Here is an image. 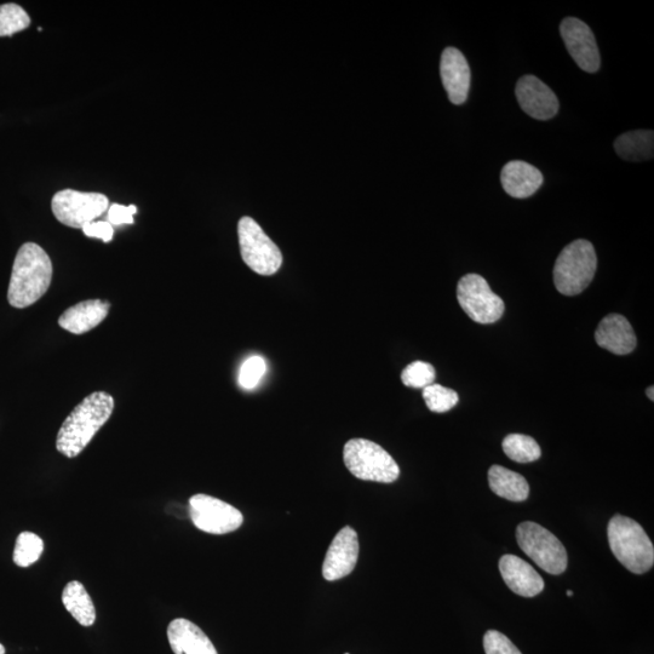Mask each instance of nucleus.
Segmentation results:
<instances>
[{
	"label": "nucleus",
	"instance_id": "0eeeda50",
	"mask_svg": "<svg viewBox=\"0 0 654 654\" xmlns=\"http://www.w3.org/2000/svg\"><path fill=\"white\" fill-rule=\"evenodd\" d=\"M240 252L246 266L260 275H273L283 265V255L254 218L245 216L238 223Z\"/></svg>",
	"mask_w": 654,
	"mask_h": 654
},
{
	"label": "nucleus",
	"instance_id": "f257e3e1",
	"mask_svg": "<svg viewBox=\"0 0 654 654\" xmlns=\"http://www.w3.org/2000/svg\"><path fill=\"white\" fill-rule=\"evenodd\" d=\"M113 410L112 395L105 392L90 394L62 423L56 439L57 451L68 458L77 457L105 426Z\"/></svg>",
	"mask_w": 654,
	"mask_h": 654
},
{
	"label": "nucleus",
	"instance_id": "72a5a7b5",
	"mask_svg": "<svg viewBox=\"0 0 654 654\" xmlns=\"http://www.w3.org/2000/svg\"><path fill=\"white\" fill-rule=\"evenodd\" d=\"M567 596H573V592H571V590H569V592H567Z\"/></svg>",
	"mask_w": 654,
	"mask_h": 654
},
{
	"label": "nucleus",
	"instance_id": "9b49d317",
	"mask_svg": "<svg viewBox=\"0 0 654 654\" xmlns=\"http://www.w3.org/2000/svg\"><path fill=\"white\" fill-rule=\"evenodd\" d=\"M560 33L578 67L587 73L598 72L600 53L594 33L589 26L576 17H567L561 22Z\"/></svg>",
	"mask_w": 654,
	"mask_h": 654
},
{
	"label": "nucleus",
	"instance_id": "ddd939ff",
	"mask_svg": "<svg viewBox=\"0 0 654 654\" xmlns=\"http://www.w3.org/2000/svg\"><path fill=\"white\" fill-rule=\"evenodd\" d=\"M515 93L522 111L532 118L549 120L559 112L558 97L535 76L522 77L516 84Z\"/></svg>",
	"mask_w": 654,
	"mask_h": 654
},
{
	"label": "nucleus",
	"instance_id": "7c9ffc66",
	"mask_svg": "<svg viewBox=\"0 0 654 654\" xmlns=\"http://www.w3.org/2000/svg\"><path fill=\"white\" fill-rule=\"evenodd\" d=\"M86 237L101 239L103 243H109L113 239L114 229L108 221L90 222L83 227Z\"/></svg>",
	"mask_w": 654,
	"mask_h": 654
},
{
	"label": "nucleus",
	"instance_id": "412c9836",
	"mask_svg": "<svg viewBox=\"0 0 654 654\" xmlns=\"http://www.w3.org/2000/svg\"><path fill=\"white\" fill-rule=\"evenodd\" d=\"M62 604L83 627L94 625L96 621L94 602L82 583L72 581L66 585L62 593Z\"/></svg>",
	"mask_w": 654,
	"mask_h": 654
},
{
	"label": "nucleus",
	"instance_id": "a211bd4d",
	"mask_svg": "<svg viewBox=\"0 0 654 654\" xmlns=\"http://www.w3.org/2000/svg\"><path fill=\"white\" fill-rule=\"evenodd\" d=\"M501 181L504 191L510 197L526 199L541 188L544 180L542 172L535 166L521 160H513L504 165Z\"/></svg>",
	"mask_w": 654,
	"mask_h": 654
},
{
	"label": "nucleus",
	"instance_id": "f3484780",
	"mask_svg": "<svg viewBox=\"0 0 654 654\" xmlns=\"http://www.w3.org/2000/svg\"><path fill=\"white\" fill-rule=\"evenodd\" d=\"M168 639L175 654H218L208 635L185 618L169 624Z\"/></svg>",
	"mask_w": 654,
	"mask_h": 654
},
{
	"label": "nucleus",
	"instance_id": "f8f14e48",
	"mask_svg": "<svg viewBox=\"0 0 654 654\" xmlns=\"http://www.w3.org/2000/svg\"><path fill=\"white\" fill-rule=\"evenodd\" d=\"M359 558L358 533L346 526L337 533L327 550L323 576L326 581L335 582L351 575Z\"/></svg>",
	"mask_w": 654,
	"mask_h": 654
},
{
	"label": "nucleus",
	"instance_id": "20e7f679",
	"mask_svg": "<svg viewBox=\"0 0 654 654\" xmlns=\"http://www.w3.org/2000/svg\"><path fill=\"white\" fill-rule=\"evenodd\" d=\"M598 257L592 243L578 239L567 245L556 260L554 283L560 294L576 296L592 283Z\"/></svg>",
	"mask_w": 654,
	"mask_h": 654
},
{
	"label": "nucleus",
	"instance_id": "c85d7f7f",
	"mask_svg": "<svg viewBox=\"0 0 654 654\" xmlns=\"http://www.w3.org/2000/svg\"><path fill=\"white\" fill-rule=\"evenodd\" d=\"M486 654H522L506 635L497 630H489L484 636Z\"/></svg>",
	"mask_w": 654,
	"mask_h": 654
},
{
	"label": "nucleus",
	"instance_id": "a878e982",
	"mask_svg": "<svg viewBox=\"0 0 654 654\" xmlns=\"http://www.w3.org/2000/svg\"><path fill=\"white\" fill-rule=\"evenodd\" d=\"M423 399L426 401L428 409L435 413L450 411L460 401L455 390L434 383L423 389Z\"/></svg>",
	"mask_w": 654,
	"mask_h": 654
},
{
	"label": "nucleus",
	"instance_id": "bb28decb",
	"mask_svg": "<svg viewBox=\"0 0 654 654\" xmlns=\"http://www.w3.org/2000/svg\"><path fill=\"white\" fill-rule=\"evenodd\" d=\"M436 372L433 365L424 361H413L405 367L401 374V381L406 387L426 388L435 381Z\"/></svg>",
	"mask_w": 654,
	"mask_h": 654
},
{
	"label": "nucleus",
	"instance_id": "393cba45",
	"mask_svg": "<svg viewBox=\"0 0 654 654\" xmlns=\"http://www.w3.org/2000/svg\"><path fill=\"white\" fill-rule=\"evenodd\" d=\"M31 19L20 5H0V37H11L30 27Z\"/></svg>",
	"mask_w": 654,
	"mask_h": 654
},
{
	"label": "nucleus",
	"instance_id": "cd10ccee",
	"mask_svg": "<svg viewBox=\"0 0 654 654\" xmlns=\"http://www.w3.org/2000/svg\"><path fill=\"white\" fill-rule=\"evenodd\" d=\"M267 365L261 357H251L245 361L239 372V384L244 389H254L265 376Z\"/></svg>",
	"mask_w": 654,
	"mask_h": 654
},
{
	"label": "nucleus",
	"instance_id": "4be33fe9",
	"mask_svg": "<svg viewBox=\"0 0 654 654\" xmlns=\"http://www.w3.org/2000/svg\"><path fill=\"white\" fill-rule=\"evenodd\" d=\"M615 149L619 157L629 162L650 160L654 154V134L652 130L629 131L618 137Z\"/></svg>",
	"mask_w": 654,
	"mask_h": 654
},
{
	"label": "nucleus",
	"instance_id": "c756f323",
	"mask_svg": "<svg viewBox=\"0 0 654 654\" xmlns=\"http://www.w3.org/2000/svg\"><path fill=\"white\" fill-rule=\"evenodd\" d=\"M137 212L135 205L112 204L108 209V222L112 226L134 225V216Z\"/></svg>",
	"mask_w": 654,
	"mask_h": 654
},
{
	"label": "nucleus",
	"instance_id": "b1692460",
	"mask_svg": "<svg viewBox=\"0 0 654 654\" xmlns=\"http://www.w3.org/2000/svg\"><path fill=\"white\" fill-rule=\"evenodd\" d=\"M44 552V542L42 538L34 535L32 532H22L17 537L14 562L19 567H30L40 559Z\"/></svg>",
	"mask_w": 654,
	"mask_h": 654
},
{
	"label": "nucleus",
	"instance_id": "1a4fd4ad",
	"mask_svg": "<svg viewBox=\"0 0 654 654\" xmlns=\"http://www.w3.org/2000/svg\"><path fill=\"white\" fill-rule=\"evenodd\" d=\"M109 202L105 194L85 193L63 189L56 193L51 202V208L57 220L63 225L83 229L97 217L105 214Z\"/></svg>",
	"mask_w": 654,
	"mask_h": 654
},
{
	"label": "nucleus",
	"instance_id": "2f4dec72",
	"mask_svg": "<svg viewBox=\"0 0 654 654\" xmlns=\"http://www.w3.org/2000/svg\"><path fill=\"white\" fill-rule=\"evenodd\" d=\"M653 386L647 389V397L648 399H651L652 401L654 400V395H653Z\"/></svg>",
	"mask_w": 654,
	"mask_h": 654
},
{
	"label": "nucleus",
	"instance_id": "f704fd0d",
	"mask_svg": "<svg viewBox=\"0 0 654 654\" xmlns=\"http://www.w3.org/2000/svg\"><path fill=\"white\" fill-rule=\"evenodd\" d=\"M346 654H349V653H346Z\"/></svg>",
	"mask_w": 654,
	"mask_h": 654
},
{
	"label": "nucleus",
	"instance_id": "dca6fc26",
	"mask_svg": "<svg viewBox=\"0 0 654 654\" xmlns=\"http://www.w3.org/2000/svg\"><path fill=\"white\" fill-rule=\"evenodd\" d=\"M599 347L616 355H627L634 351L636 340L633 326L621 314H610L601 320L595 331Z\"/></svg>",
	"mask_w": 654,
	"mask_h": 654
},
{
	"label": "nucleus",
	"instance_id": "39448f33",
	"mask_svg": "<svg viewBox=\"0 0 654 654\" xmlns=\"http://www.w3.org/2000/svg\"><path fill=\"white\" fill-rule=\"evenodd\" d=\"M343 461L349 472L360 480L392 484L400 476L398 463L374 441L349 440L344 445Z\"/></svg>",
	"mask_w": 654,
	"mask_h": 654
},
{
	"label": "nucleus",
	"instance_id": "6ab92c4d",
	"mask_svg": "<svg viewBox=\"0 0 654 654\" xmlns=\"http://www.w3.org/2000/svg\"><path fill=\"white\" fill-rule=\"evenodd\" d=\"M111 303L103 300H89L68 308L59 319L63 330L74 335H83L106 319Z\"/></svg>",
	"mask_w": 654,
	"mask_h": 654
},
{
	"label": "nucleus",
	"instance_id": "5701e85b",
	"mask_svg": "<svg viewBox=\"0 0 654 654\" xmlns=\"http://www.w3.org/2000/svg\"><path fill=\"white\" fill-rule=\"evenodd\" d=\"M502 447L510 460L518 463L536 462L542 456L541 447L529 435L510 434L503 440Z\"/></svg>",
	"mask_w": 654,
	"mask_h": 654
},
{
	"label": "nucleus",
	"instance_id": "f03ea898",
	"mask_svg": "<svg viewBox=\"0 0 654 654\" xmlns=\"http://www.w3.org/2000/svg\"><path fill=\"white\" fill-rule=\"evenodd\" d=\"M53 280V263L43 248L26 243L17 252L8 290V301L15 308H27L40 300Z\"/></svg>",
	"mask_w": 654,
	"mask_h": 654
},
{
	"label": "nucleus",
	"instance_id": "aec40b11",
	"mask_svg": "<svg viewBox=\"0 0 654 654\" xmlns=\"http://www.w3.org/2000/svg\"><path fill=\"white\" fill-rule=\"evenodd\" d=\"M489 484L493 493L510 502H524L530 495V486L524 476L501 466L490 468Z\"/></svg>",
	"mask_w": 654,
	"mask_h": 654
},
{
	"label": "nucleus",
	"instance_id": "4468645a",
	"mask_svg": "<svg viewBox=\"0 0 654 654\" xmlns=\"http://www.w3.org/2000/svg\"><path fill=\"white\" fill-rule=\"evenodd\" d=\"M440 76L453 105H463L468 99L472 72L466 57L456 48H447L441 55Z\"/></svg>",
	"mask_w": 654,
	"mask_h": 654
},
{
	"label": "nucleus",
	"instance_id": "9d476101",
	"mask_svg": "<svg viewBox=\"0 0 654 654\" xmlns=\"http://www.w3.org/2000/svg\"><path fill=\"white\" fill-rule=\"evenodd\" d=\"M189 516L197 529L211 535H227L238 530L244 522L240 510L203 493L189 499Z\"/></svg>",
	"mask_w": 654,
	"mask_h": 654
},
{
	"label": "nucleus",
	"instance_id": "6e6552de",
	"mask_svg": "<svg viewBox=\"0 0 654 654\" xmlns=\"http://www.w3.org/2000/svg\"><path fill=\"white\" fill-rule=\"evenodd\" d=\"M457 300L468 317L479 324L496 323L506 311L502 298L479 274L464 275L457 286Z\"/></svg>",
	"mask_w": 654,
	"mask_h": 654
},
{
	"label": "nucleus",
	"instance_id": "423d86ee",
	"mask_svg": "<svg viewBox=\"0 0 654 654\" xmlns=\"http://www.w3.org/2000/svg\"><path fill=\"white\" fill-rule=\"evenodd\" d=\"M516 539L522 552L543 571L556 576L566 571L569 556L564 544L543 526L531 521L521 522L516 529Z\"/></svg>",
	"mask_w": 654,
	"mask_h": 654
},
{
	"label": "nucleus",
	"instance_id": "473e14b6",
	"mask_svg": "<svg viewBox=\"0 0 654 654\" xmlns=\"http://www.w3.org/2000/svg\"><path fill=\"white\" fill-rule=\"evenodd\" d=\"M5 652H7L5 651V647L2 644H0V654H5Z\"/></svg>",
	"mask_w": 654,
	"mask_h": 654
},
{
	"label": "nucleus",
	"instance_id": "7ed1b4c3",
	"mask_svg": "<svg viewBox=\"0 0 654 654\" xmlns=\"http://www.w3.org/2000/svg\"><path fill=\"white\" fill-rule=\"evenodd\" d=\"M608 543L616 559L635 575H644L654 565V548L639 522L616 515L607 529Z\"/></svg>",
	"mask_w": 654,
	"mask_h": 654
},
{
	"label": "nucleus",
	"instance_id": "2eb2a0df",
	"mask_svg": "<svg viewBox=\"0 0 654 654\" xmlns=\"http://www.w3.org/2000/svg\"><path fill=\"white\" fill-rule=\"evenodd\" d=\"M499 571L503 581L515 594L524 598H533L543 592L544 581L541 575L518 556H502L499 560Z\"/></svg>",
	"mask_w": 654,
	"mask_h": 654
}]
</instances>
